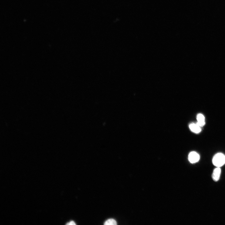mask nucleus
<instances>
[{
  "label": "nucleus",
  "instance_id": "nucleus-6",
  "mask_svg": "<svg viewBox=\"0 0 225 225\" xmlns=\"http://www.w3.org/2000/svg\"><path fill=\"white\" fill-rule=\"evenodd\" d=\"M104 224L105 225H116L117 224L116 221L113 219H109L106 221Z\"/></svg>",
  "mask_w": 225,
  "mask_h": 225
},
{
  "label": "nucleus",
  "instance_id": "nucleus-3",
  "mask_svg": "<svg viewBox=\"0 0 225 225\" xmlns=\"http://www.w3.org/2000/svg\"><path fill=\"white\" fill-rule=\"evenodd\" d=\"M221 173V170L220 167H217L214 170L212 175V178L214 181L217 182L219 180Z\"/></svg>",
  "mask_w": 225,
  "mask_h": 225
},
{
  "label": "nucleus",
  "instance_id": "nucleus-7",
  "mask_svg": "<svg viewBox=\"0 0 225 225\" xmlns=\"http://www.w3.org/2000/svg\"><path fill=\"white\" fill-rule=\"evenodd\" d=\"M66 224L68 225H75L76 224L73 221H71L70 222H68Z\"/></svg>",
  "mask_w": 225,
  "mask_h": 225
},
{
  "label": "nucleus",
  "instance_id": "nucleus-5",
  "mask_svg": "<svg viewBox=\"0 0 225 225\" xmlns=\"http://www.w3.org/2000/svg\"><path fill=\"white\" fill-rule=\"evenodd\" d=\"M190 130L193 132L195 133H198L201 131V128L200 126L197 123H192L189 126Z\"/></svg>",
  "mask_w": 225,
  "mask_h": 225
},
{
  "label": "nucleus",
  "instance_id": "nucleus-1",
  "mask_svg": "<svg viewBox=\"0 0 225 225\" xmlns=\"http://www.w3.org/2000/svg\"><path fill=\"white\" fill-rule=\"evenodd\" d=\"M213 164L217 167H220L225 164V155L221 153L216 154L212 160Z\"/></svg>",
  "mask_w": 225,
  "mask_h": 225
},
{
  "label": "nucleus",
  "instance_id": "nucleus-4",
  "mask_svg": "<svg viewBox=\"0 0 225 225\" xmlns=\"http://www.w3.org/2000/svg\"><path fill=\"white\" fill-rule=\"evenodd\" d=\"M197 122L196 123L200 127L205 124V117L202 114H198L197 116Z\"/></svg>",
  "mask_w": 225,
  "mask_h": 225
},
{
  "label": "nucleus",
  "instance_id": "nucleus-2",
  "mask_svg": "<svg viewBox=\"0 0 225 225\" xmlns=\"http://www.w3.org/2000/svg\"><path fill=\"white\" fill-rule=\"evenodd\" d=\"M199 159V155L195 152H191L189 154L188 160L191 163H194L198 162Z\"/></svg>",
  "mask_w": 225,
  "mask_h": 225
}]
</instances>
